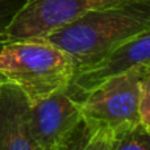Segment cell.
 <instances>
[{"label":"cell","instance_id":"cell-9","mask_svg":"<svg viewBox=\"0 0 150 150\" xmlns=\"http://www.w3.org/2000/svg\"><path fill=\"white\" fill-rule=\"evenodd\" d=\"M117 133L108 127H100L91 133L82 150H113L117 142Z\"/></svg>","mask_w":150,"mask_h":150},{"label":"cell","instance_id":"cell-8","mask_svg":"<svg viewBox=\"0 0 150 150\" xmlns=\"http://www.w3.org/2000/svg\"><path fill=\"white\" fill-rule=\"evenodd\" d=\"M113 150H150V130L138 125L122 133Z\"/></svg>","mask_w":150,"mask_h":150},{"label":"cell","instance_id":"cell-7","mask_svg":"<svg viewBox=\"0 0 150 150\" xmlns=\"http://www.w3.org/2000/svg\"><path fill=\"white\" fill-rule=\"evenodd\" d=\"M26 96L12 83H0V150H41L30 129Z\"/></svg>","mask_w":150,"mask_h":150},{"label":"cell","instance_id":"cell-3","mask_svg":"<svg viewBox=\"0 0 150 150\" xmlns=\"http://www.w3.org/2000/svg\"><path fill=\"white\" fill-rule=\"evenodd\" d=\"M148 75L150 65H138L90 92L78 103L86 124L92 130L108 127L117 136L141 125L137 101L141 82Z\"/></svg>","mask_w":150,"mask_h":150},{"label":"cell","instance_id":"cell-1","mask_svg":"<svg viewBox=\"0 0 150 150\" xmlns=\"http://www.w3.org/2000/svg\"><path fill=\"white\" fill-rule=\"evenodd\" d=\"M150 30V0H125L88 11L44 38L71 55L75 71Z\"/></svg>","mask_w":150,"mask_h":150},{"label":"cell","instance_id":"cell-12","mask_svg":"<svg viewBox=\"0 0 150 150\" xmlns=\"http://www.w3.org/2000/svg\"><path fill=\"white\" fill-rule=\"evenodd\" d=\"M23 1L24 0H0V49L8 42L5 37V29Z\"/></svg>","mask_w":150,"mask_h":150},{"label":"cell","instance_id":"cell-11","mask_svg":"<svg viewBox=\"0 0 150 150\" xmlns=\"http://www.w3.org/2000/svg\"><path fill=\"white\" fill-rule=\"evenodd\" d=\"M137 113L140 124L150 130V75L145 76L141 82L140 95L137 101Z\"/></svg>","mask_w":150,"mask_h":150},{"label":"cell","instance_id":"cell-4","mask_svg":"<svg viewBox=\"0 0 150 150\" xmlns=\"http://www.w3.org/2000/svg\"><path fill=\"white\" fill-rule=\"evenodd\" d=\"M121 1L125 0H24L8 24L5 37L7 41L46 37L88 11Z\"/></svg>","mask_w":150,"mask_h":150},{"label":"cell","instance_id":"cell-5","mask_svg":"<svg viewBox=\"0 0 150 150\" xmlns=\"http://www.w3.org/2000/svg\"><path fill=\"white\" fill-rule=\"evenodd\" d=\"M138 65H150V30L128 40L96 62L76 70L65 91L79 103L99 86Z\"/></svg>","mask_w":150,"mask_h":150},{"label":"cell","instance_id":"cell-13","mask_svg":"<svg viewBox=\"0 0 150 150\" xmlns=\"http://www.w3.org/2000/svg\"><path fill=\"white\" fill-rule=\"evenodd\" d=\"M3 82V79H1V78H0V83H1Z\"/></svg>","mask_w":150,"mask_h":150},{"label":"cell","instance_id":"cell-10","mask_svg":"<svg viewBox=\"0 0 150 150\" xmlns=\"http://www.w3.org/2000/svg\"><path fill=\"white\" fill-rule=\"evenodd\" d=\"M92 132L93 130L82 119L79 124L76 125V128L71 132V134L54 150H82Z\"/></svg>","mask_w":150,"mask_h":150},{"label":"cell","instance_id":"cell-6","mask_svg":"<svg viewBox=\"0 0 150 150\" xmlns=\"http://www.w3.org/2000/svg\"><path fill=\"white\" fill-rule=\"evenodd\" d=\"M30 129L41 150H54L59 146L82 120L79 104L59 91L29 109Z\"/></svg>","mask_w":150,"mask_h":150},{"label":"cell","instance_id":"cell-2","mask_svg":"<svg viewBox=\"0 0 150 150\" xmlns=\"http://www.w3.org/2000/svg\"><path fill=\"white\" fill-rule=\"evenodd\" d=\"M75 73L71 55L44 37L8 41L0 49V78L36 104L65 91Z\"/></svg>","mask_w":150,"mask_h":150}]
</instances>
